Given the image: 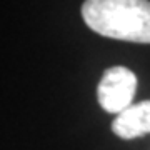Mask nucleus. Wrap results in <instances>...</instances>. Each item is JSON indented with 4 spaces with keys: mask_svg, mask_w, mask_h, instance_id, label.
<instances>
[{
    "mask_svg": "<svg viewBox=\"0 0 150 150\" xmlns=\"http://www.w3.org/2000/svg\"><path fill=\"white\" fill-rule=\"evenodd\" d=\"M82 17L90 30L103 37L150 43L149 0H85Z\"/></svg>",
    "mask_w": 150,
    "mask_h": 150,
    "instance_id": "nucleus-1",
    "label": "nucleus"
},
{
    "mask_svg": "<svg viewBox=\"0 0 150 150\" xmlns=\"http://www.w3.org/2000/svg\"><path fill=\"white\" fill-rule=\"evenodd\" d=\"M137 77L127 67H112L107 69L100 79L97 97L100 107L108 113H120L132 105Z\"/></svg>",
    "mask_w": 150,
    "mask_h": 150,
    "instance_id": "nucleus-2",
    "label": "nucleus"
},
{
    "mask_svg": "<svg viewBox=\"0 0 150 150\" xmlns=\"http://www.w3.org/2000/svg\"><path fill=\"white\" fill-rule=\"evenodd\" d=\"M112 130L117 137L125 140L150 134V100L130 105L120 112L112 123Z\"/></svg>",
    "mask_w": 150,
    "mask_h": 150,
    "instance_id": "nucleus-3",
    "label": "nucleus"
}]
</instances>
